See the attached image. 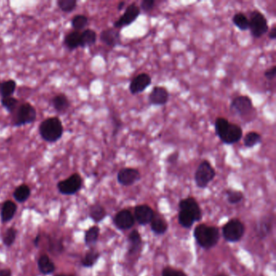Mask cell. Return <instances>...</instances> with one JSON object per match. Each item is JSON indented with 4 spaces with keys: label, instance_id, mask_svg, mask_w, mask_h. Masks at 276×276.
I'll use <instances>...</instances> for the list:
<instances>
[{
    "label": "cell",
    "instance_id": "1",
    "mask_svg": "<svg viewBox=\"0 0 276 276\" xmlns=\"http://www.w3.org/2000/svg\"><path fill=\"white\" fill-rule=\"evenodd\" d=\"M194 237L197 244L203 249H212L219 241V230L216 226L201 223L194 229Z\"/></svg>",
    "mask_w": 276,
    "mask_h": 276
},
{
    "label": "cell",
    "instance_id": "2",
    "mask_svg": "<svg viewBox=\"0 0 276 276\" xmlns=\"http://www.w3.org/2000/svg\"><path fill=\"white\" fill-rule=\"evenodd\" d=\"M39 133L45 141L55 143L61 139L63 133L62 121L59 118H49L39 126Z\"/></svg>",
    "mask_w": 276,
    "mask_h": 276
},
{
    "label": "cell",
    "instance_id": "3",
    "mask_svg": "<svg viewBox=\"0 0 276 276\" xmlns=\"http://www.w3.org/2000/svg\"><path fill=\"white\" fill-rule=\"evenodd\" d=\"M216 174V171L211 165V163L208 161H203L197 168L194 174L196 186H198V188H206L210 182L215 179Z\"/></svg>",
    "mask_w": 276,
    "mask_h": 276
},
{
    "label": "cell",
    "instance_id": "4",
    "mask_svg": "<svg viewBox=\"0 0 276 276\" xmlns=\"http://www.w3.org/2000/svg\"><path fill=\"white\" fill-rule=\"evenodd\" d=\"M223 237L229 242H237L245 233V225L238 219H230L223 226Z\"/></svg>",
    "mask_w": 276,
    "mask_h": 276
},
{
    "label": "cell",
    "instance_id": "5",
    "mask_svg": "<svg viewBox=\"0 0 276 276\" xmlns=\"http://www.w3.org/2000/svg\"><path fill=\"white\" fill-rule=\"evenodd\" d=\"M249 30L251 35L255 38H260L269 31L268 23L263 13L254 11L250 13Z\"/></svg>",
    "mask_w": 276,
    "mask_h": 276
},
{
    "label": "cell",
    "instance_id": "6",
    "mask_svg": "<svg viewBox=\"0 0 276 276\" xmlns=\"http://www.w3.org/2000/svg\"><path fill=\"white\" fill-rule=\"evenodd\" d=\"M83 180L81 175L79 173H73L68 179L59 182L57 187L61 194L72 195L81 190Z\"/></svg>",
    "mask_w": 276,
    "mask_h": 276
},
{
    "label": "cell",
    "instance_id": "7",
    "mask_svg": "<svg viewBox=\"0 0 276 276\" xmlns=\"http://www.w3.org/2000/svg\"><path fill=\"white\" fill-rule=\"evenodd\" d=\"M37 118V111L34 106L30 103H24L18 107L16 117L13 125L15 127H22L26 124L34 122Z\"/></svg>",
    "mask_w": 276,
    "mask_h": 276
},
{
    "label": "cell",
    "instance_id": "8",
    "mask_svg": "<svg viewBox=\"0 0 276 276\" xmlns=\"http://www.w3.org/2000/svg\"><path fill=\"white\" fill-rule=\"evenodd\" d=\"M254 110L252 100L248 96H237L230 104V111L242 118L249 115Z\"/></svg>",
    "mask_w": 276,
    "mask_h": 276
},
{
    "label": "cell",
    "instance_id": "9",
    "mask_svg": "<svg viewBox=\"0 0 276 276\" xmlns=\"http://www.w3.org/2000/svg\"><path fill=\"white\" fill-rule=\"evenodd\" d=\"M140 15V9L135 4H130L126 9L125 12L117 21L114 23V29H121V28L129 26L135 22Z\"/></svg>",
    "mask_w": 276,
    "mask_h": 276
},
{
    "label": "cell",
    "instance_id": "10",
    "mask_svg": "<svg viewBox=\"0 0 276 276\" xmlns=\"http://www.w3.org/2000/svg\"><path fill=\"white\" fill-rule=\"evenodd\" d=\"M242 136V129L240 126L237 125V124L229 123L219 139L224 144H235L241 140Z\"/></svg>",
    "mask_w": 276,
    "mask_h": 276
},
{
    "label": "cell",
    "instance_id": "11",
    "mask_svg": "<svg viewBox=\"0 0 276 276\" xmlns=\"http://www.w3.org/2000/svg\"><path fill=\"white\" fill-rule=\"evenodd\" d=\"M140 172L134 168H123L118 172L117 179L119 184L124 186H130L140 180Z\"/></svg>",
    "mask_w": 276,
    "mask_h": 276
},
{
    "label": "cell",
    "instance_id": "12",
    "mask_svg": "<svg viewBox=\"0 0 276 276\" xmlns=\"http://www.w3.org/2000/svg\"><path fill=\"white\" fill-rule=\"evenodd\" d=\"M135 219L132 212L129 210L123 209L116 214L114 223L120 230H128L135 225Z\"/></svg>",
    "mask_w": 276,
    "mask_h": 276
},
{
    "label": "cell",
    "instance_id": "13",
    "mask_svg": "<svg viewBox=\"0 0 276 276\" xmlns=\"http://www.w3.org/2000/svg\"><path fill=\"white\" fill-rule=\"evenodd\" d=\"M154 216L155 212L147 204L138 205L135 208L134 217L140 225H147L151 223Z\"/></svg>",
    "mask_w": 276,
    "mask_h": 276
},
{
    "label": "cell",
    "instance_id": "14",
    "mask_svg": "<svg viewBox=\"0 0 276 276\" xmlns=\"http://www.w3.org/2000/svg\"><path fill=\"white\" fill-rule=\"evenodd\" d=\"M152 84V78L147 73H141L132 80L130 84L129 89L131 93L133 95L142 93L143 91L150 86Z\"/></svg>",
    "mask_w": 276,
    "mask_h": 276
},
{
    "label": "cell",
    "instance_id": "15",
    "mask_svg": "<svg viewBox=\"0 0 276 276\" xmlns=\"http://www.w3.org/2000/svg\"><path fill=\"white\" fill-rule=\"evenodd\" d=\"M179 209L186 211L194 216L195 221H199L202 219V211L197 200L193 197H188L181 200L179 204Z\"/></svg>",
    "mask_w": 276,
    "mask_h": 276
},
{
    "label": "cell",
    "instance_id": "16",
    "mask_svg": "<svg viewBox=\"0 0 276 276\" xmlns=\"http://www.w3.org/2000/svg\"><path fill=\"white\" fill-rule=\"evenodd\" d=\"M168 99H169V93L168 90L161 86L154 87L148 96V102L152 106H165L168 103Z\"/></svg>",
    "mask_w": 276,
    "mask_h": 276
},
{
    "label": "cell",
    "instance_id": "17",
    "mask_svg": "<svg viewBox=\"0 0 276 276\" xmlns=\"http://www.w3.org/2000/svg\"><path fill=\"white\" fill-rule=\"evenodd\" d=\"M100 40L102 43L110 47H116L121 44V34L115 29H107L102 32Z\"/></svg>",
    "mask_w": 276,
    "mask_h": 276
},
{
    "label": "cell",
    "instance_id": "18",
    "mask_svg": "<svg viewBox=\"0 0 276 276\" xmlns=\"http://www.w3.org/2000/svg\"><path fill=\"white\" fill-rule=\"evenodd\" d=\"M17 211V205L11 200H8L3 204L1 210V220L3 223H7L13 219Z\"/></svg>",
    "mask_w": 276,
    "mask_h": 276
},
{
    "label": "cell",
    "instance_id": "19",
    "mask_svg": "<svg viewBox=\"0 0 276 276\" xmlns=\"http://www.w3.org/2000/svg\"><path fill=\"white\" fill-rule=\"evenodd\" d=\"M128 241H129L128 255H135V253H137L141 248L142 237L140 233L137 230L131 232L128 236Z\"/></svg>",
    "mask_w": 276,
    "mask_h": 276
},
{
    "label": "cell",
    "instance_id": "20",
    "mask_svg": "<svg viewBox=\"0 0 276 276\" xmlns=\"http://www.w3.org/2000/svg\"><path fill=\"white\" fill-rule=\"evenodd\" d=\"M37 266H38L40 272L45 275L52 274L55 270V263L47 255H44L40 257L37 261Z\"/></svg>",
    "mask_w": 276,
    "mask_h": 276
},
{
    "label": "cell",
    "instance_id": "21",
    "mask_svg": "<svg viewBox=\"0 0 276 276\" xmlns=\"http://www.w3.org/2000/svg\"><path fill=\"white\" fill-rule=\"evenodd\" d=\"M150 224H151L152 231L157 235H163L168 230V223L166 220L157 214H155Z\"/></svg>",
    "mask_w": 276,
    "mask_h": 276
},
{
    "label": "cell",
    "instance_id": "22",
    "mask_svg": "<svg viewBox=\"0 0 276 276\" xmlns=\"http://www.w3.org/2000/svg\"><path fill=\"white\" fill-rule=\"evenodd\" d=\"M81 34L78 31L69 33L64 38V45L70 51L81 47Z\"/></svg>",
    "mask_w": 276,
    "mask_h": 276
},
{
    "label": "cell",
    "instance_id": "23",
    "mask_svg": "<svg viewBox=\"0 0 276 276\" xmlns=\"http://www.w3.org/2000/svg\"><path fill=\"white\" fill-rule=\"evenodd\" d=\"M52 105L56 111L59 113H64L68 110L71 106L68 98L64 94H59L55 96L52 100Z\"/></svg>",
    "mask_w": 276,
    "mask_h": 276
},
{
    "label": "cell",
    "instance_id": "24",
    "mask_svg": "<svg viewBox=\"0 0 276 276\" xmlns=\"http://www.w3.org/2000/svg\"><path fill=\"white\" fill-rule=\"evenodd\" d=\"M97 39V35L94 30H84L81 34V47L85 48L91 45H94Z\"/></svg>",
    "mask_w": 276,
    "mask_h": 276
},
{
    "label": "cell",
    "instance_id": "25",
    "mask_svg": "<svg viewBox=\"0 0 276 276\" xmlns=\"http://www.w3.org/2000/svg\"><path fill=\"white\" fill-rule=\"evenodd\" d=\"M107 216L106 209L101 204H93L89 209V216L96 223L102 221Z\"/></svg>",
    "mask_w": 276,
    "mask_h": 276
},
{
    "label": "cell",
    "instance_id": "26",
    "mask_svg": "<svg viewBox=\"0 0 276 276\" xmlns=\"http://www.w3.org/2000/svg\"><path fill=\"white\" fill-rule=\"evenodd\" d=\"M31 194L30 186L26 184H22L16 187L14 191L13 197L18 203H24Z\"/></svg>",
    "mask_w": 276,
    "mask_h": 276
},
{
    "label": "cell",
    "instance_id": "27",
    "mask_svg": "<svg viewBox=\"0 0 276 276\" xmlns=\"http://www.w3.org/2000/svg\"><path fill=\"white\" fill-rule=\"evenodd\" d=\"M100 259V253L96 249H90L85 254L83 258L81 263L84 267H92L96 264L98 259Z\"/></svg>",
    "mask_w": 276,
    "mask_h": 276
},
{
    "label": "cell",
    "instance_id": "28",
    "mask_svg": "<svg viewBox=\"0 0 276 276\" xmlns=\"http://www.w3.org/2000/svg\"><path fill=\"white\" fill-rule=\"evenodd\" d=\"M16 89V83L13 80H8L0 84V95L2 98L12 96Z\"/></svg>",
    "mask_w": 276,
    "mask_h": 276
},
{
    "label": "cell",
    "instance_id": "29",
    "mask_svg": "<svg viewBox=\"0 0 276 276\" xmlns=\"http://www.w3.org/2000/svg\"><path fill=\"white\" fill-rule=\"evenodd\" d=\"M100 236V228L98 226H92L89 228L85 233L84 241L87 245H92L96 244Z\"/></svg>",
    "mask_w": 276,
    "mask_h": 276
},
{
    "label": "cell",
    "instance_id": "30",
    "mask_svg": "<svg viewBox=\"0 0 276 276\" xmlns=\"http://www.w3.org/2000/svg\"><path fill=\"white\" fill-rule=\"evenodd\" d=\"M262 141H263L262 136L258 132H249L245 135V138H244V145L245 147H248V148L255 147L256 145L262 143Z\"/></svg>",
    "mask_w": 276,
    "mask_h": 276
},
{
    "label": "cell",
    "instance_id": "31",
    "mask_svg": "<svg viewBox=\"0 0 276 276\" xmlns=\"http://www.w3.org/2000/svg\"><path fill=\"white\" fill-rule=\"evenodd\" d=\"M233 22L236 27L238 28L241 31H246L249 30V19L246 17L245 14L241 13V12L236 13L233 17Z\"/></svg>",
    "mask_w": 276,
    "mask_h": 276
},
{
    "label": "cell",
    "instance_id": "32",
    "mask_svg": "<svg viewBox=\"0 0 276 276\" xmlns=\"http://www.w3.org/2000/svg\"><path fill=\"white\" fill-rule=\"evenodd\" d=\"M194 222H196L195 219L191 214L180 210L179 214V223H180V225L186 229H190L192 227Z\"/></svg>",
    "mask_w": 276,
    "mask_h": 276
},
{
    "label": "cell",
    "instance_id": "33",
    "mask_svg": "<svg viewBox=\"0 0 276 276\" xmlns=\"http://www.w3.org/2000/svg\"><path fill=\"white\" fill-rule=\"evenodd\" d=\"M271 229H272V223H271V222L269 221V220L263 219L258 224L257 233L259 234V237L263 239V238H265V237L269 235V233L271 231Z\"/></svg>",
    "mask_w": 276,
    "mask_h": 276
},
{
    "label": "cell",
    "instance_id": "34",
    "mask_svg": "<svg viewBox=\"0 0 276 276\" xmlns=\"http://www.w3.org/2000/svg\"><path fill=\"white\" fill-rule=\"evenodd\" d=\"M225 194L228 202L230 204H239L244 198V194L240 190H227Z\"/></svg>",
    "mask_w": 276,
    "mask_h": 276
},
{
    "label": "cell",
    "instance_id": "35",
    "mask_svg": "<svg viewBox=\"0 0 276 276\" xmlns=\"http://www.w3.org/2000/svg\"><path fill=\"white\" fill-rule=\"evenodd\" d=\"M88 23V19L84 15H77L71 20V26L76 31H80L86 27Z\"/></svg>",
    "mask_w": 276,
    "mask_h": 276
},
{
    "label": "cell",
    "instance_id": "36",
    "mask_svg": "<svg viewBox=\"0 0 276 276\" xmlns=\"http://www.w3.org/2000/svg\"><path fill=\"white\" fill-rule=\"evenodd\" d=\"M1 104L9 113L12 114L18 108L19 101L15 97L9 96V97L2 98L1 99Z\"/></svg>",
    "mask_w": 276,
    "mask_h": 276
},
{
    "label": "cell",
    "instance_id": "37",
    "mask_svg": "<svg viewBox=\"0 0 276 276\" xmlns=\"http://www.w3.org/2000/svg\"><path fill=\"white\" fill-rule=\"evenodd\" d=\"M16 235H17V231L15 228H9L7 229V231L3 237V242L4 245L8 247L12 246L16 241Z\"/></svg>",
    "mask_w": 276,
    "mask_h": 276
},
{
    "label": "cell",
    "instance_id": "38",
    "mask_svg": "<svg viewBox=\"0 0 276 276\" xmlns=\"http://www.w3.org/2000/svg\"><path fill=\"white\" fill-rule=\"evenodd\" d=\"M58 7L63 12H71L77 8V0H59Z\"/></svg>",
    "mask_w": 276,
    "mask_h": 276
},
{
    "label": "cell",
    "instance_id": "39",
    "mask_svg": "<svg viewBox=\"0 0 276 276\" xmlns=\"http://www.w3.org/2000/svg\"><path fill=\"white\" fill-rule=\"evenodd\" d=\"M162 276H188L182 270L172 267H165L162 271Z\"/></svg>",
    "mask_w": 276,
    "mask_h": 276
},
{
    "label": "cell",
    "instance_id": "40",
    "mask_svg": "<svg viewBox=\"0 0 276 276\" xmlns=\"http://www.w3.org/2000/svg\"><path fill=\"white\" fill-rule=\"evenodd\" d=\"M155 0H143L140 4V8L144 12H151L155 7Z\"/></svg>",
    "mask_w": 276,
    "mask_h": 276
},
{
    "label": "cell",
    "instance_id": "41",
    "mask_svg": "<svg viewBox=\"0 0 276 276\" xmlns=\"http://www.w3.org/2000/svg\"><path fill=\"white\" fill-rule=\"evenodd\" d=\"M276 76V67L273 66L272 67H270V69H267L264 73V77H266L268 81H272L275 78Z\"/></svg>",
    "mask_w": 276,
    "mask_h": 276
},
{
    "label": "cell",
    "instance_id": "42",
    "mask_svg": "<svg viewBox=\"0 0 276 276\" xmlns=\"http://www.w3.org/2000/svg\"><path fill=\"white\" fill-rule=\"evenodd\" d=\"M179 152H175V153H172V154L168 156L166 161L168 163V164H175V163L178 162V161H179Z\"/></svg>",
    "mask_w": 276,
    "mask_h": 276
},
{
    "label": "cell",
    "instance_id": "43",
    "mask_svg": "<svg viewBox=\"0 0 276 276\" xmlns=\"http://www.w3.org/2000/svg\"><path fill=\"white\" fill-rule=\"evenodd\" d=\"M269 38L270 40H274L276 38V26H273L269 33Z\"/></svg>",
    "mask_w": 276,
    "mask_h": 276
},
{
    "label": "cell",
    "instance_id": "44",
    "mask_svg": "<svg viewBox=\"0 0 276 276\" xmlns=\"http://www.w3.org/2000/svg\"><path fill=\"white\" fill-rule=\"evenodd\" d=\"M0 276H12V271L9 269L0 270Z\"/></svg>",
    "mask_w": 276,
    "mask_h": 276
},
{
    "label": "cell",
    "instance_id": "45",
    "mask_svg": "<svg viewBox=\"0 0 276 276\" xmlns=\"http://www.w3.org/2000/svg\"><path fill=\"white\" fill-rule=\"evenodd\" d=\"M40 241H41V234L38 233V234L36 236L35 238H34V245H35L36 247L39 246Z\"/></svg>",
    "mask_w": 276,
    "mask_h": 276
},
{
    "label": "cell",
    "instance_id": "46",
    "mask_svg": "<svg viewBox=\"0 0 276 276\" xmlns=\"http://www.w3.org/2000/svg\"><path fill=\"white\" fill-rule=\"evenodd\" d=\"M125 5H126V2H124V1H121V2H120L118 5V11L122 10V9H123L124 7H125Z\"/></svg>",
    "mask_w": 276,
    "mask_h": 276
},
{
    "label": "cell",
    "instance_id": "47",
    "mask_svg": "<svg viewBox=\"0 0 276 276\" xmlns=\"http://www.w3.org/2000/svg\"><path fill=\"white\" fill-rule=\"evenodd\" d=\"M55 276H74L72 275V274H56Z\"/></svg>",
    "mask_w": 276,
    "mask_h": 276
},
{
    "label": "cell",
    "instance_id": "48",
    "mask_svg": "<svg viewBox=\"0 0 276 276\" xmlns=\"http://www.w3.org/2000/svg\"><path fill=\"white\" fill-rule=\"evenodd\" d=\"M216 276H228L227 274H217V275Z\"/></svg>",
    "mask_w": 276,
    "mask_h": 276
}]
</instances>
